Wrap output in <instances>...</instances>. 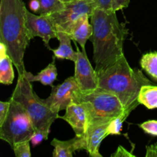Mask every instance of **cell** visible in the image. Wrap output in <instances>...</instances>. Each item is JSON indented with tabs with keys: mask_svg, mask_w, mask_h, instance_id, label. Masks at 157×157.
<instances>
[{
	"mask_svg": "<svg viewBox=\"0 0 157 157\" xmlns=\"http://www.w3.org/2000/svg\"><path fill=\"white\" fill-rule=\"evenodd\" d=\"M93 27L91 42L95 71L99 72L113 65L124 54V43L127 32L121 24L117 12L96 8L90 16Z\"/></svg>",
	"mask_w": 157,
	"mask_h": 157,
	"instance_id": "6da1fadb",
	"label": "cell"
},
{
	"mask_svg": "<svg viewBox=\"0 0 157 157\" xmlns=\"http://www.w3.org/2000/svg\"><path fill=\"white\" fill-rule=\"evenodd\" d=\"M23 0H0V42L6 48L18 76H25L24 56L31 41Z\"/></svg>",
	"mask_w": 157,
	"mask_h": 157,
	"instance_id": "7a4b0ae2",
	"label": "cell"
},
{
	"mask_svg": "<svg viewBox=\"0 0 157 157\" xmlns=\"http://www.w3.org/2000/svg\"><path fill=\"white\" fill-rule=\"evenodd\" d=\"M98 73V87L116 95L126 109L135 102L142 86L151 81L138 68H132L123 56L116 63Z\"/></svg>",
	"mask_w": 157,
	"mask_h": 157,
	"instance_id": "3957f363",
	"label": "cell"
},
{
	"mask_svg": "<svg viewBox=\"0 0 157 157\" xmlns=\"http://www.w3.org/2000/svg\"><path fill=\"white\" fill-rule=\"evenodd\" d=\"M11 98L20 103L29 113L34 127L48 135L52 124L59 118L58 112L52 111L34 92L32 82L25 76H18Z\"/></svg>",
	"mask_w": 157,
	"mask_h": 157,
	"instance_id": "277c9868",
	"label": "cell"
},
{
	"mask_svg": "<svg viewBox=\"0 0 157 157\" xmlns=\"http://www.w3.org/2000/svg\"><path fill=\"white\" fill-rule=\"evenodd\" d=\"M74 102L80 103L85 107L88 113V127L110 122L124 110V106L116 95L101 87L87 92L79 90Z\"/></svg>",
	"mask_w": 157,
	"mask_h": 157,
	"instance_id": "5b68a950",
	"label": "cell"
},
{
	"mask_svg": "<svg viewBox=\"0 0 157 157\" xmlns=\"http://www.w3.org/2000/svg\"><path fill=\"white\" fill-rule=\"evenodd\" d=\"M9 101V111L0 125V139L7 142L12 148L18 143L31 141L35 129L24 107L12 98Z\"/></svg>",
	"mask_w": 157,
	"mask_h": 157,
	"instance_id": "8992f818",
	"label": "cell"
},
{
	"mask_svg": "<svg viewBox=\"0 0 157 157\" xmlns=\"http://www.w3.org/2000/svg\"><path fill=\"white\" fill-rule=\"evenodd\" d=\"M96 8L98 6L92 0H73L66 2L63 10L50 15L56 24L57 29L69 35L73 25L84 15L90 18Z\"/></svg>",
	"mask_w": 157,
	"mask_h": 157,
	"instance_id": "52a82bcc",
	"label": "cell"
},
{
	"mask_svg": "<svg viewBox=\"0 0 157 157\" xmlns=\"http://www.w3.org/2000/svg\"><path fill=\"white\" fill-rule=\"evenodd\" d=\"M26 28L30 40L40 37L47 48L52 50L49 41L52 38H58L57 26L52 15H37L27 10Z\"/></svg>",
	"mask_w": 157,
	"mask_h": 157,
	"instance_id": "ba28073f",
	"label": "cell"
},
{
	"mask_svg": "<svg viewBox=\"0 0 157 157\" xmlns=\"http://www.w3.org/2000/svg\"><path fill=\"white\" fill-rule=\"evenodd\" d=\"M79 90L75 76L70 77L62 84L52 86L51 94L43 101L52 111L59 113L61 110H66L74 102L76 93Z\"/></svg>",
	"mask_w": 157,
	"mask_h": 157,
	"instance_id": "9c48e42d",
	"label": "cell"
},
{
	"mask_svg": "<svg viewBox=\"0 0 157 157\" xmlns=\"http://www.w3.org/2000/svg\"><path fill=\"white\" fill-rule=\"evenodd\" d=\"M77 52L78 58L75 62V78L80 90L87 92L95 90L98 87V73L90 64L86 51L81 52L77 48Z\"/></svg>",
	"mask_w": 157,
	"mask_h": 157,
	"instance_id": "30bf717a",
	"label": "cell"
},
{
	"mask_svg": "<svg viewBox=\"0 0 157 157\" xmlns=\"http://www.w3.org/2000/svg\"><path fill=\"white\" fill-rule=\"evenodd\" d=\"M65 114L59 118L71 127L76 136L85 134L88 127V113L85 107L80 103L73 102L66 108Z\"/></svg>",
	"mask_w": 157,
	"mask_h": 157,
	"instance_id": "8fae6325",
	"label": "cell"
},
{
	"mask_svg": "<svg viewBox=\"0 0 157 157\" xmlns=\"http://www.w3.org/2000/svg\"><path fill=\"white\" fill-rule=\"evenodd\" d=\"M110 122L101 123L90 125L86 131L87 150L89 156L91 157H102L100 153V146L104 138L107 136V127Z\"/></svg>",
	"mask_w": 157,
	"mask_h": 157,
	"instance_id": "7c38bea8",
	"label": "cell"
},
{
	"mask_svg": "<svg viewBox=\"0 0 157 157\" xmlns=\"http://www.w3.org/2000/svg\"><path fill=\"white\" fill-rule=\"evenodd\" d=\"M54 147V157H73V153L78 150H87V142L84 135L75 136L69 140H59L54 138L51 143Z\"/></svg>",
	"mask_w": 157,
	"mask_h": 157,
	"instance_id": "4fadbf2b",
	"label": "cell"
},
{
	"mask_svg": "<svg viewBox=\"0 0 157 157\" xmlns=\"http://www.w3.org/2000/svg\"><path fill=\"white\" fill-rule=\"evenodd\" d=\"M89 18L87 15H84L80 18L72 26L69 33L71 38L76 41L85 52V44L87 40L93 35V27L89 22Z\"/></svg>",
	"mask_w": 157,
	"mask_h": 157,
	"instance_id": "5bb4252c",
	"label": "cell"
},
{
	"mask_svg": "<svg viewBox=\"0 0 157 157\" xmlns=\"http://www.w3.org/2000/svg\"><path fill=\"white\" fill-rule=\"evenodd\" d=\"M58 30V39L59 47L57 49H52L54 56L58 59H66L75 62L78 58V52L72 49L71 41L72 39L70 35L62 30Z\"/></svg>",
	"mask_w": 157,
	"mask_h": 157,
	"instance_id": "9a60e30c",
	"label": "cell"
},
{
	"mask_svg": "<svg viewBox=\"0 0 157 157\" xmlns=\"http://www.w3.org/2000/svg\"><path fill=\"white\" fill-rule=\"evenodd\" d=\"M13 62L8 54L6 48L0 42V82L5 85L12 84L15 78Z\"/></svg>",
	"mask_w": 157,
	"mask_h": 157,
	"instance_id": "2e32d148",
	"label": "cell"
},
{
	"mask_svg": "<svg viewBox=\"0 0 157 157\" xmlns=\"http://www.w3.org/2000/svg\"><path fill=\"white\" fill-rule=\"evenodd\" d=\"M25 76L30 82L39 81L43 85L53 86V83L58 77V71L55 65V57L54 56L52 62L44 69L41 70L37 75H33L30 72L26 71Z\"/></svg>",
	"mask_w": 157,
	"mask_h": 157,
	"instance_id": "e0dca14e",
	"label": "cell"
},
{
	"mask_svg": "<svg viewBox=\"0 0 157 157\" xmlns=\"http://www.w3.org/2000/svg\"><path fill=\"white\" fill-rule=\"evenodd\" d=\"M140 104H143L149 110L157 108V86L146 84L142 86L137 98Z\"/></svg>",
	"mask_w": 157,
	"mask_h": 157,
	"instance_id": "ac0fdd59",
	"label": "cell"
},
{
	"mask_svg": "<svg viewBox=\"0 0 157 157\" xmlns=\"http://www.w3.org/2000/svg\"><path fill=\"white\" fill-rule=\"evenodd\" d=\"M139 104L140 103L138 101L135 102L134 104L130 105L129 107L124 109L123 113H121L119 116L112 120L110 124H109L108 127H107V136H110V135H121L123 124L127 120L129 115L131 113V112L133 110H135Z\"/></svg>",
	"mask_w": 157,
	"mask_h": 157,
	"instance_id": "d6986e66",
	"label": "cell"
},
{
	"mask_svg": "<svg viewBox=\"0 0 157 157\" xmlns=\"http://www.w3.org/2000/svg\"><path fill=\"white\" fill-rule=\"evenodd\" d=\"M140 66L147 75L157 81V52L144 54L140 59Z\"/></svg>",
	"mask_w": 157,
	"mask_h": 157,
	"instance_id": "ffe728a7",
	"label": "cell"
},
{
	"mask_svg": "<svg viewBox=\"0 0 157 157\" xmlns=\"http://www.w3.org/2000/svg\"><path fill=\"white\" fill-rule=\"evenodd\" d=\"M40 9L38 14L41 15H50L63 10L65 3L61 0H38Z\"/></svg>",
	"mask_w": 157,
	"mask_h": 157,
	"instance_id": "44dd1931",
	"label": "cell"
},
{
	"mask_svg": "<svg viewBox=\"0 0 157 157\" xmlns=\"http://www.w3.org/2000/svg\"><path fill=\"white\" fill-rule=\"evenodd\" d=\"M30 140H28L15 144L12 148L13 150L14 153H15V156L16 157L32 156L30 150Z\"/></svg>",
	"mask_w": 157,
	"mask_h": 157,
	"instance_id": "7402d4cb",
	"label": "cell"
},
{
	"mask_svg": "<svg viewBox=\"0 0 157 157\" xmlns=\"http://www.w3.org/2000/svg\"><path fill=\"white\" fill-rule=\"evenodd\" d=\"M140 127L146 133L151 136H157V121L156 120H150L143 124H140Z\"/></svg>",
	"mask_w": 157,
	"mask_h": 157,
	"instance_id": "603a6c76",
	"label": "cell"
},
{
	"mask_svg": "<svg viewBox=\"0 0 157 157\" xmlns=\"http://www.w3.org/2000/svg\"><path fill=\"white\" fill-rule=\"evenodd\" d=\"M48 135L46 134L45 133L39 131V130H36L31 138V142H32L33 147H35V146L41 144L43 140H48Z\"/></svg>",
	"mask_w": 157,
	"mask_h": 157,
	"instance_id": "cb8c5ba5",
	"label": "cell"
},
{
	"mask_svg": "<svg viewBox=\"0 0 157 157\" xmlns=\"http://www.w3.org/2000/svg\"><path fill=\"white\" fill-rule=\"evenodd\" d=\"M98 8L106 11L113 10V0H92Z\"/></svg>",
	"mask_w": 157,
	"mask_h": 157,
	"instance_id": "d4e9b609",
	"label": "cell"
},
{
	"mask_svg": "<svg viewBox=\"0 0 157 157\" xmlns=\"http://www.w3.org/2000/svg\"><path fill=\"white\" fill-rule=\"evenodd\" d=\"M10 107V101H0V125L3 123Z\"/></svg>",
	"mask_w": 157,
	"mask_h": 157,
	"instance_id": "484cf974",
	"label": "cell"
},
{
	"mask_svg": "<svg viewBox=\"0 0 157 157\" xmlns=\"http://www.w3.org/2000/svg\"><path fill=\"white\" fill-rule=\"evenodd\" d=\"M112 157H134L135 155L126 150L122 146H119L114 153L111 154Z\"/></svg>",
	"mask_w": 157,
	"mask_h": 157,
	"instance_id": "4316f807",
	"label": "cell"
},
{
	"mask_svg": "<svg viewBox=\"0 0 157 157\" xmlns=\"http://www.w3.org/2000/svg\"><path fill=\"white\" fill-rule=\"evenodd\" d=\"M130 1V0H113V10L117 12L128 7Z\"/></svg>",
	"mask_w": 157,
	"mask_h": 157,
	"instance_id": "83f0119b",
	"label": "cell"
},
{
	"mask_svg": "<svg viewBox=\"0 0 157 157\" xmlns=\"http://www.w3.org/2000/svg\"><path fill=\"white\" fill-rule=\"evenodd\" d=\"M146 157H157V143L146 147Z\"/></svg>",
	"mask_w": 157,
	"mask_h": 157,
	"instance_id": "f1b7e54d",
	"label": "cell"
},
{
	"mask_svg": "<svg viewBox=\"0 0 157 157\" xmlns=\"http://www.w3.org/2000/svg\"><path fill=\"white\" fill-rule=\"evenodd\" d=\"M29 7L32 9L33 12H35V13L38 14V10L40 9V3L38 2V0H32V1L29 2Z\"/></svg>",
	"mask_w": 157,
	"mask_h": 157,
	"instance_id": "f546056e",
	"label": "cell"
},
{
	"mask_svg": "<svg viewBox=\"0 0 157 157\" xmlns=\"http://www.w3.org/2000/svg\"><path fill=\"white\" fill-rule=\"evenodd\" d=\"M61 1L64 2H69L73 1V0H61Z\"/></svg>",
	"mask_w": 157,
	"mask_h": 157,
	"instance_id": "4dcf8cb0",
	"label": "cell"
}]
</instances>
